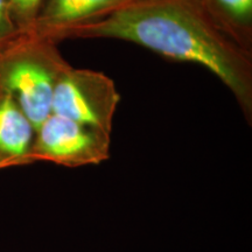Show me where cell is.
<instances>
[{"label": "cell", "instance_id": "cell-3", "mask_svg": "<svg viewBox=\"0 0 252 252\" xmlns=\"http://www.w3.org/2000/svg\"><path fill=\"white\" fill-rule=\"evenodd\" d=\"M110 133L50 113L35 130L23 166L49 161L69 168L98 165L110 158Z\"/></svg>", "mask_w": 252, "mask_h": 252}, {"label": "cell", "instance_id": "cell-1", "mask_svg": "<svg viewBox=\"0 0 252 252\" xmlns=\"http://www.w3.org/2000/svg\"><path fill=\"white\" fill-rule=\"evenodd\" d=\"M115 39L163 58L193 62L216 75L252 119V55L229 37L198 0H134L93 23L65 32L62 40Z\"/></svg>", "mask_w": 252, "mask_h": 252}, {"label": "cell", "instance_id": "cell-9", "mask_svg": "<svg viewBox=\"0 0 252 252\" xmlns=\"http://www.w3.org/2000/svg\"><path fill=\"white\" fill-rule=\"evenodd\" d=\"M18 36L20 35L9 17L6 0H0V49L14 41Z\"/></svg>", "mask_w": 252, "mask_h": 252}, {"label": "cell", "instance_id": "cell-2", "mask_svg": "<svg viewBox=\"0 0 252 252\" xmlns=\"http://www.w3.org/2000/svg\"><path fill=\"white\" fill-rule=\"evenodd\" d=\"M56 45L20 35L0 49V93L14 97L35 130L52 113L56 82L70 67Z\"/></svg>", "mask_w": 252, "mask_h": 252}, {"label": "cell", "instance_id": "cell-8", "mask_svg": "<svg viewBox=\"0 0 252 252\" xmlns=\"http://www.w3.org/2000/svg\"><path fill=\"white\" fill-rule=\"evenodd\" d=\"M45 0H6L11 20L19 35H31Z\"/></svg>", "mask_w": 252, "mask_h": 252}, {"label": "cell", "instance_id": "cell-6", "mask_svg": "<svg viewBox=\"0 0 252 252\" xmlns=\"http://www.w3.org/2000/svg\"><path fill=\"white\" fill-rule=\"evenodd\" d=\"M35 128L17 100L0 93V169L23 166Z\"/></svg>", "mask_w": 252, "mask_h": 252}, {"label": "cell", "instance_id": "cell-5", "mask_svg": "<svg viewBox=\"0 0 252 252\" xmlns=\"http://www.w3.org/2000/svg\"><path fill=\"white\" fill-rule=\"evenodd\" d=\"M134 0H45L32 34L58 43L65 32L93 23Z\"/></svg>", "mask_w": 252, "mask_h": 252}, {"label": "cell", "instance_id": "cell-7", "mask_svg": "<svg viewBox=\"0 0 252 252\" xmlns=\"http://www.w3.org/2000/svg\"><path fill=\"white\" fill-rule=\"evenodd\" d=\"M210 19L236 43L251 52L252 0H198Z\"/></svg>", "mask_w": 252, "mask_h": 252}, {"label": "cell", "instance_id": "cell-4", "mask_svg": "<svg viewBox=\"0 0 252 252\" xmlns=\"http://www.w3.org/2000/svg\"><path fill=\"white\" fill-rule=\"evenodd\" d=\"M119 102L121 94L108 75L70 65L55 84L52 113L111 133Z\"/></svg>", "mask_w": 252, "mask_h": 252}]
</instances>
